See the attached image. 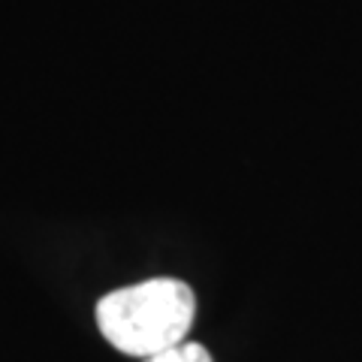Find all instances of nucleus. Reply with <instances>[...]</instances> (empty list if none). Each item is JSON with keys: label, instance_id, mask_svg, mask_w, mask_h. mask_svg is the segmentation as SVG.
<instances>
[{"label": "nucleus", "instance_id": "obj_1", "mask_svg": "<svg viewBox=\"0 0 362 362\" xmlns=\"http://www.w3.org/2000/svg\"><path fill=\"white\" fill-rule=\"evenodd\" d=\"M197 317V296L178 278H151L118 287L97 302V329L133 359H154L187 344Z\"/></svg>", "mask_w": 362, "mask_h": 362}, {"label": "nucleus", "instance_id": "obj_2", "mask_svg": "<svg viewBox=\"0 0 362 362\" xmlns=\"http://www.w3.org/2000/svg\"><path fill=\"white\" fill-rule=\"evenodd\" d=\"M145 362H214V359H211V354L202 344L187 341V344H181L175 350H169V354H160V356L145 359Z\"/></svg>", "mask_w": 362, "mask_h": 362}]
</instances>
